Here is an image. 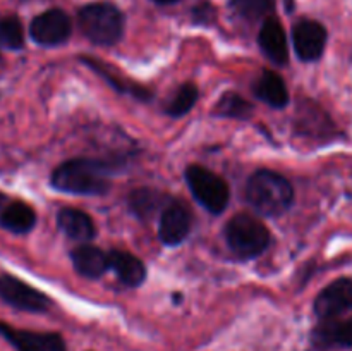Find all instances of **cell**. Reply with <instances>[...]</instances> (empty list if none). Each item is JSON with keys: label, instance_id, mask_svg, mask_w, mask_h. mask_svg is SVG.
<instances>
[{"label": "cell", "instance_id": "obj_17", "mask_svg": "<svg viewBox=\"0 0 352 351\" xmlns=\"http://www.w3.org/2000/svg\"><path fill=\"white\" fill-rule=\"evenodd\" d=\"M170 202V196L158 191L153 188H136L127 196V206L131 213L141 220H148L165 209V205Z\"/></svg>", "mask_w": 352, "mask_h": 351}, {"label": "cell", "instance_id": "obj_3", "mask_svg": "<svg viewBox=\"0 0 352 351\" xmlns=\"http://www.w3.org/2000/svg\"><path fill=\"white\" fill-rule=\"evenodd\" d=\"M78 24L91 43L109 47L122 38L126 19L122 10L113 3L95 2L79 9Z\"/></svg>", "mask_w": 352, "mask_h": 351}, {"label": "cell", "instance_id": "obj_18", "mask_svg": "<svg viewBox=\"0 0 352 351\" xmlns=\"http://www.w3.org/2000/svg\"><path fill=\"white\" fill-rule=\"evenodd\" d=\"M57 224L65 236L79 243H88L96 236L95 222L82 210L62 209L57 213Z\"/></svg>", "mask_w": 352, "mask_h": 351}, {"label": "cell", "instance_id": "obj_21", "mask_svg": "<svg viewBox=\"0 0 352 351\" xmlns=\"http://www.w3.org/2000/svg\"><path fill=\"white\" fill-rule=\"evenodd\" d=\"M81 61L85 62L88 67H91L93 71L98 72L100 76H102L103 79H105L107 83H109L112 88H116L117 92L120 93H131V95H134L136 98H141V100H148L150 98V92L144 88H141V86H136V85H127L124 79H120L119 76L113 74L112 71H110L109 67H107V64H103V62L96 61V58H89V57H81Z\"/></svg>", "mask_w": 352, "mask_h": 351}, {"label": "cell", "instance_id": "obj_25", "mask_svg": "<svg viewBox=\"0 0 352 351\" xmlns=\"http://www.w3.org/2000/svg\"><path fill=\"white\" fill-rule=\"evenodd\" d=\"M191 16L196 24H205V26H208V24L215 23L217 9L212 6V3L205 0V2H199L192 7Z\"/></svg>", "mask_w": 352, "mask_h": 351}, {"label": "cell", "instance_id": "obj_23", "mask_svg": "<svg viewBox=\"0 0 352 351\" xmlns=\"http://www.w3.org/2000/svg\"><path fill=\"white\" fill-rule=\"evenodd\" d=\"M0 47L7 50H21L24 47L23 24L16 16L0 17Z\"/></svg>", "mask_w": 352, "mask_h": 351}, {"label": "cell", "instance_id": "obj_2", "mask_svg": "<svg viewBox=\"0 0 352 351\" xmlns=\"http://www.w3.org/2000/svg\"><path fill=\"white\" fill-rule=\"evenodd\" d=\"M246 200L260 215L278 217L294 202V188L278 172L261 169L248 179Z\"/></svg>", "mask_w": 352, "mask_h": 351}, {"label": "cell", "instance_id": "obj_11", "mask_svg": "<svg viewBox=\"0 0 352 351\" xmlns=\"http://www.w3.org/2000/svg\"><path fill=\"white\" fill-rule=\"evenodd\" d=\"M191 226L192 215L188 206L182 202L170 200L160 213L158 237L167 246H177L189 236Z\"/></svg>", "mask_w": 352, "mask_h": 351}, {"label": "cell", "instance_id": "obj_28", "mask_svg": "<svg viewBox=\"0 0 352 351\" xmlns=\"http://www.w3.org/2000/svg\"><path fill=\"white\" fill-rule=\"evenodd\" d=\"M309 351H329V350H327V348H320V346H313V350H309Z\"/></svg>", "mask_w": 352, "mask_h": 351}, {"label": "cell", "instance_id": "obj_1", "mask_svg": "<svg viewBox=\"0 0 352 351\" xmlns=\"http://www.w3.org/2000/svg\"><path fill=\"white\" fill-rule=\"evenodd\" d=\"M120 167V162L98 158H72L52 172L50 182L57 191L69 195L98 196L110 189V178Z\"/></svg>", "mask_w": 352, "mask_h": 351}, {"label": "cell", "instance_id": "obj_12", "mask_svg": "<svg viewBox=\"0 0 352 351\" xmlns=\"http://www.w3.org/2000/svg\"><path fill=\"white\" fill-rule=\"evenodd\" d=\"M258 43L268 61L275 65H285L289 62V47L285 31L275 17H267L258 34Z\"/></svg>", "mask_w": 352, "mask_h": 351}, {"label": "cell", "instance_id": "obj_6", "mask_svg": "<svg viewBox=\"0 0 352 351\" xmlns=\"http://www.w3.org/2000/svg\"><path fill=\"white\" fill-rule=\"evenodd\" d=\"M0 298L21 312L45 313L50 308L47 295L9 274H0Z\"/></svg>", "mask_w": 352, "mask_h": 351}, {"label": "cell", "instance_id": "obj_16", "mask_svg": "<svg viewBox=\"0 0 352 351\" xmlns=\"http://www.w3.org/2000/svg\"><path fill=\"white\" fill-rule=\"evenodd\" d=\"M109 268H112L119 281L129 288H138L146 279V267L143 262L122 250L109 251Z\"/></svg>", "mask_w": 352, "mask_h": 351}, {"label": "cell", "instance_id": "obj_8", "mask_svg": "<svg viewBox=\"0 0 352 351\" xmlns=\"http://www.w3.org/2000/svg\"><path fill=\"white\" fill-rule=\"evenodd\" d=\"M329 33L322 23L313 19H302L292 28V43L298 57L302 62H316L325 52Z\"/></svg>", "mask_w": 352, "mask_h": 351}, {"label": "cell", "instance_id": "obj_7", "mask_svg": "<svg viewBox=\"0 0 352 351\" xmlns=\"http://www.w3.org/2000/svg\"><path fill=\"white\" fill-rule=\"evenodd\" d=\"M72 31L71 19L60 9H48L31 21L30 34L41 47H57L69 40Z\"/></svg>", "mask_w": 352, "mask_h": 351}, {"label": "cell", "instance_id": "obj_24", "mask_svg": "<svg viewBox=\"0 0 352 351\" xmlns=\"http://www.w3.org/2000/svg\"><path fill=\"white\" fill-rule=\"evenodd\" d=\"M274 0H230V9L246 21H258L274 10Z\"/></svg>", "mask_w": 352, "mask_h": 351}, {"label": "cell", "instance_id": "obj_10", "mask_svg": "<svg viewBox=\"0 0 352 351\" xmlns=\"http://www.w3.org/2000/svg\"><path fill=\"white\" fill-rule=\"evenodd\" d=\"M315 313L318 319H337L352 310V279L340 277L330 282L315 299Z\"/></svg>", "mask_w": 352, "mask_h": 351}, {"label": "cell", "instance_id": "obj_22", "mask_svg": "<svg viewBox=\"0 0 352 351\" xmlns=\"http://www.w3.org/2000/svg\"><path fill=\"white\" fill-rule=\"evenodd\" d=\"M199 92L198 86L195 83H184L177 88L175 95L168 100L165 112L170 117H182L195 107L196 100H198Z\"/></svg>", "mask_w": 352, "mask_h": 351}, {"label": "cell", "instance_id": "obj_9", "mask_svg": "<svg viewBox=\"0 0 352 351\" xmlns=\"http://www.w3.org/2000/svg\"><path fill=\"white\" fill-rule=\"evenodd\" d=\"M0 336L16 351H67L64 337L57 332L23 330L0 322Z\"/></svg>", "mask_w": 352, "mask_h": 351}, {"label": "cell", "instance_id": "obj_14", "mask_svg": "<svg viewBox=\"0 0 352 351\" xmlns=\"http://www.w3.org/2000/svg\"><path fill=\"white\" fill-rule=\"evenodd\" d=\"M76 272L82 277L98 279L109 270V253L93 244H79L71 251Z\"/></svg>", "mask_w": 352, "mask_h": 351}, {"label": "cell", "instance_id": "obj_27", "mask_svg": "<svg viewBox=\"0 0 352 351\" xmlns=\"http://www.w3.org/2000/svg\"><path fill=\"white\" fill-rule=\"evenodd\" d=\"M7 200H9V198H7L6 195H2V193H0V209H2V206H3V203H6Z\"/></svg>", "mask_w": 352, "mask_h": 351}, {"label": "cell", "instance_id": "obj_26", "mask_svg": "<svg viewBox=\"0 0 352 351\" xmlns=\"http://www.w3.org/2000/svg\"><path fill=\"white\" fill-rule=\"evenodd\" d=\"M153 2L160 3V6H168V3H175V2H179V0H153Z\"/></svg>", "mask_w": 352, "mask_h": 351}, {"label": "cell", "instance_id": "obj_20", "mask_svg": "<svg viewBox=\"0 0 352 351\" xmlns=\"http://www.w3.org/2000/svg\"><path fill=\"white\" fill-rule=\"evenodd\" d=\"M253 114V105L236 92H226L215 105V116L244 120Z\"/></svg>", "mask_w": 352, "mask_h": 351}, {"label": "cell", "instance_id": "obj_4", "mask_svg": "<svg viewBox=\"0 0 352 351\" xmlns=\"http://www.w3.org/2000/svg\"><path fill=\"white\" fill-rule=\"evenodd\" d=\"M226 241L230 251L243 260L256 258L270 246V233L258 217L237 213L226 224Z\"/></svg>", "mask_w": 352, "mask_h": 351}, {"label": "cell", "instance_id": "obj_13", "mask_svg": "<svg viewBox=\"0 0 352 351\" xmlns=\"http://www.w3.org/2000/svg\"><path fill=\"white\" fill-rule=\"evenodd\" d=\"M313 346L352 348V315L347 319L322 320L311 332Z\"/></svg>", "mask_w": 352, "mask_h": 351}, {"label": "cell", "instance_id": "obj_5", "mask_svg": "<svg viewBox=\"0 0 352 351\" xmlns=\"http://www.w3.org/2000/svg\"><path fill=\"white\" fill-rule=\"evenodd\" d=\"M186 182L196 202L210 213H222L230 198L229 184L215 172L201 165H189L186 169Z\"/></svg>", "mask_w": 352, "mask_h": 351}, {"label": "cell", "instance_id": "obj_15", "mask_svg": "<svg viewBox=\"0 0 352 351\" xmlns=\"http://www.w3.org/2000/svg\"><path fill=\"white\" fill-rule=\"evenodd\" d=\"M253 93L261 102L270 105L272 109H284V107L289 105V100H291L289 98L287 85L284 83L282 76L270 71V69L261 72L260 78L254 81Z\"/></svg>", "mask_w": 352, "mask_h": 351}, {"label": "cell", "instance_id": "obj_19", "mask_svg": "<svg viewBox=\"0 0 352 351\" xmlns=\"http://www.w3.org/2000/svg\"><path fill=\"white\" fill-rule=\"evenodd\" d=\"M36 226V213L33 206L24 202L7 200L0 209V227L16 234L30 233Z\"/></svg>", "mask_w": 352, "mask_h": 351}]
</instances>
